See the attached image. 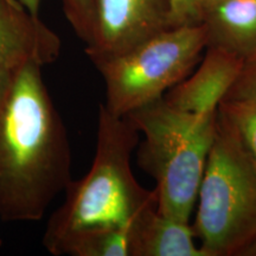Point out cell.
Returning a JSON list of instances; mask_svg holds the SVG:
<instances>
[{"label":"cell","instance_id":"9c48e42d","mask_svg":"<svg viewBox=\"0 0 256 256\" xmlns=\"http://www.w3.org/2000/svg\"><path fill=\"white\" fill-rule=\"evenodd\" d=\"M206 49L242 60L256 55V0H218L202 12Z\"/></svg>","mask_w":256,"mask_h":256},{"label":"cell","instance_id":"e0dca14e","mask_svg":"<svg viewBox=\"0 0 256 256\" xmlns=\"http://www.w3.org/2000/svg\"><path fill=\"white\" fill-rule=\"evenodd\" d=\"M238 256H256V238L249 243L247 247L242 249Z\"/></svg>","mask_w":256,"mask_h":256},{"label":"cell","instance_id":"7a4b0ae2","mask_svg":"<svg viewBox=\"0 0 256 256\" xmlns=\"http://www.w3.org/2000/svg\"><path fill=\"white\" fill-rule=\"evenodd\" d=\"M139 132L127 116L98 108L96 150L89 171L68 184L62 206L51 215L43 235L44 248L63 255L68 243L87 232L110 226H130L140 212L158 206L156 190L138 183L130 156Z\"/></svg>","mask_w":256,"mask_h":256},{"label":"cell","instance_id":"30bf717a","mask_svg":"<svg viewBox=\"0 0 256 256\" xmlns=\"http://www.w3.org/2000/svg\"><path fill=\"white\" fill-rule=\"evenodd\" d=\"M130 256H206L194 240L190 222L159 212L152 206L130 224Z\"/></svg>","mask_w":256,"mask_h":256},{"label":"cell","instance_id":"9a60e30c","mask_svg":"<svg viewBox=\"0 0 256 256\" xmlns=\"http://www.w3.org/2000/svg\"><path fill=\"white\" fill-rule=\"evenodd\" d=\"M171 6L174 26L200 24L202 6L200 0H171Z\"/></svg>","mask_w":256,"mask_h":256},{"label":"cell","instance_id":"8fae6325","mask_svg":"<svg viewBox=\"0 0 256 256\" xmlns=\"http://www.w3.org/2000/svg\"><path fill=\"white\" fill-rule=\"evenodd\" d=\"M130 226H110L87 232L68 243L63 255L130 256Z\"/></svg>","mask_w":256,"mask_h":256},{"label":"cell","instance_id":"ba28073f","mask_svg":"<svg viewBox=\"0 0 256 256\" xmlns=\"http://www.w3.org/2000/svg\"><path fill=\"white\" fill-rule=\"evenodd\" d=\"M244 60L217 49H206L200 68L162 96L170 106L196 114L218 110L238 80Z\"/></svg>","mask_w":256,"mask_h":256},{"label":"cell","instance_id":"d6986e66","mask_svg":"<svg viewBox=\"0 0 256 256\" xmlns=\"http://www.w3.org/2000/svg\"><path fill=\"white\" fill-rule=\"evenodd\" d=\"M0 244H2V240H0Z\"/></svg>","mask_w":256,"mask_h":256},{"label":"cell","instance_id":"52a82bcc","mask_svg":"<svg viewBox=\"0 0 256 256\" xmlns=\"http://www.w3.org/2000/svg\"><path fill=\"white\" fill-rule=\"evenodd\" d=\"M60 40L16 0H0V95L30 64L56 62Z\"/></svg>","mask_w":256,"mask_h":256},{"label":"cell","instance_id":"2e32d148","mask_svg":"<svg viewBox=\"0 0 256 256\" xmlns=\"http://www.w3.org/2000/svg\"><path fill=\"white\" fill-rule=\"evenodd\" d=\"M19 4H22L25 8L28 10L31 14H37L40 12V0H16Z\"/></svg>","mask_w":256,"mask_h":256},{"label":"cell","instance_id":"8992f818","mask_svg":"<svg viewBox=\"0 0 256 256\" xmlns=\"http://www.w3.org/2000/svg\"><path fill=\"white\" fill-rule=\"evenodd\" d=\"M174 26L171 0H95L86 54L95 63L126 52Z\"/></svg>","mask_w":256,"mask_h":256},{"label":"cell","instance_id":"4fadbf2b","mask_svg":"<svg viewBox=\"0 0 256 256\" xmlns=\"http://www.w3.org/2000/svg\"><path fill=\"white\" fill-rule=\"evenodd\" d=\"M95 0H62L63 11L75 34L89 43L92 30Z\"/></svg>","mask_w":256,"mask_h":256},{"label":"cell","instance_id":"5bb4252c","mask_svg":"<svg viewBox=\"0 0 256 256\" xmlns=\"http://www.w3.org/2000/svg\"><path fill=\"white\" fill-rule=\"evenodd\" d=\"M224 100L256 102V55L244 60L238 80Z\"/></svg>","mask_w":256,"mask_h":256},{"label":"cell","instance_id":"7c38bea8","mask_svg":"<svg viewBox=\"0 0 256 256\" xmlns=\"http://www.w3.org/2000/svg\"><path fill=\"white\" fill-rule=\"evenodd\" d=\"M217 118L232 130L256 165V102L224 100L217 110Z\"/></svg>","mask_w":256,"mask_h":256},{"label":"cell","instance_id":"ac0fdd59","mask_svg":"<svg viewBox=\"0 0 256 256\" xmlns=\"http://www.w3.org/2000/svg\"><path fill=\"white\" fill-rule=\"evenodd\" d=\"M200 6H202V12H203L204 8H206V6L214 4V2H218V0H200Z\"/></svg>","mask_w":256,"mask_h":256},{"label":"cell","instance_id":"5b68a950","mask_svg":"<svg viewBox=\"0 0 256 256\" xmlns=\"http://www.w3.org/2000/svg\"><path fill=\"white\" fill-rule=\"evenodd\" d=\"M203 51L202 25H182L126 52L92 63L106 86L104 107L116 116H127L159 100L190 75Z\"/></svg>","mask_w":256,"mask_h":256},{"label":"cell","instance_id":"277c9868","mask_svg":"<svg viewBox=\"0 0 256 256\" xmlns=\"http://www.w3.org/2000/svg\"><path fill=\"white\" fill-rule=\"evenodd\" d=\"M194 223L206 256H238L256 238V165L217 118Z\"/></svg>","mask_w":256,"mask_h":256},{"label":"cell","instance_id":"3957f363","mask_svg":"<svg viewBox=\"0 0 256 256\" xmlns=\"http://www.w3.org/2000/svg\"><path fill=\"white\" fill-rule=\"evenodd\" d=\"M144 136L138 162L156 180L158 211L190 222L217 128V112L196 114L159 98L127 115Z\"/></svg>","mask_w":256,"mask_h":256},{"label":"cell","instance_id":"6da1fadb","mask_svg":"<svg viewBox=\"0 0 256 256\" xmlns=\"http://www.w3.org/2000/svg\"><path fill=\"white\" fill-rule=\"evenodd\" d=\"M30 64L0 95V218L38 222L72 182L66 124Z\"/></svg>","mask_w":256,"mask_h":256}]
</instances>
